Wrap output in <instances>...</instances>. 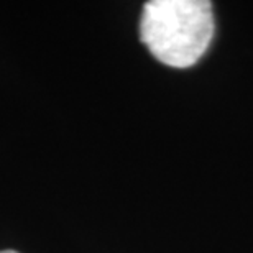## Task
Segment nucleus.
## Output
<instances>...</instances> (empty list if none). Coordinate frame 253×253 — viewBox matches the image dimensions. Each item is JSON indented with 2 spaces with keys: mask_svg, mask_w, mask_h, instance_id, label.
<instances>
[{
  "mask_svg": "<svg viewBox=\"0 0 253 253\" xmlns=\"http://www.w3.org/2000/svg\"><path fill=\"white\" fill-rule=\"evenodd\" d=\"M214 37L212 3L207 0H151L143 7L140 40L171 68H189L207 51Z\"/></svg>",
  "mask_w": 253,
  "mask_h": 253,
  "instance_id": "nucleus-1",
  "label": "nucleus"
},
{
  "mask_svg": "<svg viewBox=\"0 0 253 253\" xmlns=\"http://www.w3.org/2000/svg\"><path fill=\"white\" fill-rule=\"evenodd\" d=\"M0 253H17V252H13V250H5V252H0Z\"/></svg>",
  "mask_w": 253,
  "mask_h": 253,
  "instance_id": "nucleus-2",
  "label": "nucleus"
}]
</instances>
